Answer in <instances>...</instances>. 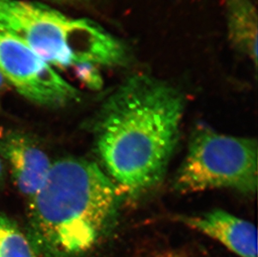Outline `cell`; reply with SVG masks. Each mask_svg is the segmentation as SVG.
<instances>
[{"label": "cell", "instance_id": "obj_15", "mask_svg": "<svg viewBox=\"0 0 258 257\" xmlns=\"http://www.w3.org/2000/svg\"><path fill=\"white\" fill-rule=\"evenodd\" d=\"M54 1H55V0H54Z\"/></svg>", "mask_w": 258, "mask_h": 257}, {"label": "cell", "instance_id": "obj_5", "mask_svg": "<svg viewBox=\"0 0 258 257\" xmlns=\"http://www.w3.org/2000/svg\"><path fill=\"white\" fill-rule=\"evenodd\" d=\"M0 72L20 95L42 106H63L81 97L76 87L1 24Z\"/></svg>", "mask_w": 258, "mask_h": 257}, {"label": "cell", "instance_id": "obj_6", "mask_svg": "<svg viewBox=\"0 0 258 257\" xmlns=\"http://www.w3.org/2000/svg\"><path fill=\"white\" fill-rule=\"evenodd\" d=\"M0 156L10 165L20 193L30 202L49 174L52 165L49 156L31 139L19 132L0 137Z\"/></svg>", "mask_w": 258, "mask_h": 257}, {"label": "cell", "instance_id": "obj_12", "mask_svg": "<svg viewBox=\"0 0 258 257\" xmlns=\"http://www.w3.org/2000/svg\"><path fill=\"white\" fill-rule=\"evenodd\" d=\"M5 179V167L3 165V161L0 158V184H2Z\"/></svg>", "mask_w": 258, "mask_h": 257}, {"label": "cell", "instance_id": "obj_11", "mask_svg": "<svg viewBox=\"0 0 258 257\" xmlns=\"http://www.w3.org/2000/svg\"><path fill=\"white\" fill-rule=\"evenodd\" d=\"M10 84L8 83L7 80L4 77L2 73L0 72V93L4 92L6 89H8Z\"/></svg>", "mask_w": 258, "mask_h": 257}, {"label": "cell", "instance_id": "obj_8", "mask_svg": "<svg viewBox=\"0 0 258 257\" xmlns=\"http://www.w3.org/2000/svg\"><path fill=\"white\" fill-rule=\"evenodd\" d=\"M227 29L231 44L257 63V14L251 0H227Z\"/></svg>", "mask_w": 258, "mask_h": 257}, {"label": "cell", "instance_id": "obj_14", "mask_svg": "<svg viewBox=\"0 0 258 257\" xmlns=\"http://www.w3.org/2000/svg\"><path fill=\"white\" fill-rule=\"evenodd\" d=\"M55 1H66V0H55Z\"/></svg>", "mask_w": 258, "mask_h": 257}, {"label": "cell", "instance_id": "obj_4", "mask_svg": "<svg viewBox=\"0 0 258 257\" xmlns=\"http://www.w3.org/2000/svg\"><path fill=\"white\" fill-rule=\"evenodd\" d=\"M257 142L196 128L174 187L180 193L207 189H236L252 195L257 189Z\"/></svg>", "mask_w": 258, "mask_h": 257}, {"label": "cell", "instance_id": "obj_7", "mask_svg": "<svg viewBox=\"0 0 258 257\" xmlns=\"http://www.w3.org/2000/svg\"><path fill=\"white\" fill-rule=\"evenodd\" d=\"M178 220L222 243L241 257H257V230L253 224L222 210Z\"/></svg>", "mask_w": 258, "mask_h": 257}, {"label": "cell", "instance_id": "obj_13", "mask_svg": "<svg viewBox=\"0 0 258 257\" xmlns=\"http://www.w3.org/2000/svg\"><path fill=\"white\" fill-rule=\"evenodd\" d=\"M162 257H181L180 255H178L177 254H175V253H167V254H165V255H163Z\"/></svg>", "mask_w": 258, "mask_h": 257}, {"label": "cell", "instance_id": "obj_3", "mask_svg": "<svg viewBox=\"0 0 258 257\" xmlns=\"http://www.w3.org/2000/svg\"><path fill=\"white\" fill-rule=\"evenodd\" d=\"M0 24L53 68L80 63L112 67L127 60L124 44L97 23L41 3L0 0Z\"/></svg>", "mask_w": 258, "mask_h": 257}, {"label": "cell", "instance_id": "obj_1", "mask_svg": "<svg viewBox=\"0 0 258 257\" xmlns=\"http://www.w3.org/2000/svg\"><path fill=\"white\" fill-rule=\"evenodd\" d=\"M185 103L177 88L146 74L127 78L105 100L95 123V146L121 193L138 197L162 180Z\"/></svg>", "mask_w": 258, "mask_h": 257}, {"label": "cell", "instance_id": "obj_2", "mask_svg": "<svg viewBox=\"0 0 258 257\" xmlns=\"http://www.w3.org/2000/svg\"><path fill=\"white\" fill-rule=\"evenodd\" d=\"M120 197L95 163L77 158L56 160L29 202L32 235L52 255H83L112 231Z\"/></svg>", "mask_w": 258, "mask_h": 257}, {"label": "cell", "instance_id": "obj_10", "mask_svg": "<svg viewBox=\"0 0 258 257\" xmlns=\"http://www.w3.org/2000/svg\"><path fill=\"white\" fill-rule=\"evenodd\" d=\"M97 66L91 63H80L74 66L76 76L93 90H97L102 85V80L98 73Z\"/></svg>", "mask_w": 258, "mask_h": 257}, {"label": "cell", "instance_id": "obj_9", "mask_svg": "<svg viewBox=\"0 0 258 257\" xmlns=\"http://www.w3.org/2000/svg\"><path fill=\"white\" fill-rule=\"evenodd\" d=\"M0 257H37L34 246L15 222L0 213Z\"/></svg>", "mask_w": 258, "mask_h": 257}]
</instances>
